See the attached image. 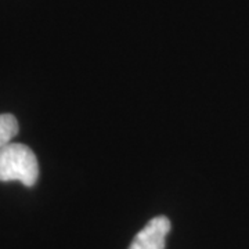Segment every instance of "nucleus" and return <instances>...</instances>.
<instances>
[{
  "mask_svg": "<svg viewBox=\"0 0 249 249\" xmlns=\"http://www.w3.org/2000/svg\"><path fill=\"white\" fill-rule=\"evenodd\" d=\"M18 133V122L11 114L0 115V148L7 145Z\"/></svg>",
  "mask_w": 249,
  "mask_h": 249,
  "instance_id": "3",
  "label": "nucleus"
},
{
  "mask_svg": "<svg viewBox=\"0 0 249 249\" xmlns=\"http://www.w3.org/2000/svg\"><path fill=\"white\" fill-rule=\"evenodd\" d=\"M39 178V165L34 151L19 142H10L0 148V181L17 180L34 187Z\"/></svg>",
  "mask_w": 249,
  "mask_h": 249,
  "instance_id": "1",
  "label": "nucleus"
},
{
  "mask_svg": "<svg viewBox=\"0 0 249 249\" xmlns=\"http://www.w3.org/2000/svg\"><path fill=\"white\" fill-rule=\"evenodd\" d=\"M170 222L165 216H157L142 227L130 244L129 249H165Z\"/></svg>",
  "mask_w": 249,
  "mask_h": 249,
  "instance_id": "2",
  "label": "nucleus"
}]
</instances>
